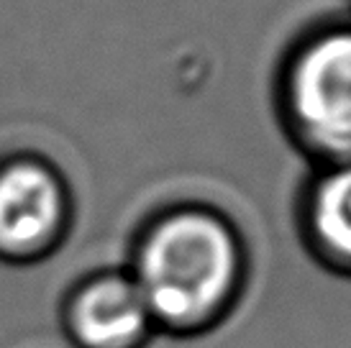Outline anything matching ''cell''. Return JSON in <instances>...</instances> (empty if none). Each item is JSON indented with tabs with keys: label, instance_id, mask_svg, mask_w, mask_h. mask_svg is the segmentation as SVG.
Segmentation results:
<instances>
[{
	"label": "cell",
	"instance_id": "1",
	"mask_svg": "<svg viewBox=\"0 0 351 348\" xmlns=\"http://www.w3.org/2000/svg\"><path fill=\"white\" fill-rule=\"evenodd\" d=\"M249 246L223 210L172 203L138 225L123 269L136 284L156 336L197 338L241 302L249 284Z\"/></svg>",
	"mask_w": 351,
	"mask_h": 348
},
{
	"label": "cell",
	"instance_id": "2",
	"mask_svg": "<svg viewBox=\"0 0 351 348\" xmlns=\"http://www.w3.org/2000/svg\"><path fill=\"white\" fill-rule=\"evenodd\" d=\"M274 116L311 169L349 164L351 23H328L295 41L274 77Z\"/></svg>",
	"mask_w": 351,
	"mask_h": 348
},
{
	"label": "cell",
	"instance_id": "3",
	"mask_svg": "<svg viewBox=\"0 0 351 348\" xmlns=\"http://www.w3.org/2000/svg\"><path fill=\"white\" fill-rule=\"evenodd\" d=\"M75 197L64 172L34 151L0 159V264L34 266L67 241Z\"/></svg>",
	"mask_w": 351,
	"mask_h": 348
},
{
	"label": "cell",
	"instance_id": "4",
	"mask_svg": "<svg viewBox=\"0 0 351 348\" xmlns=\"http://www.w3.org/2000/svg\"><path fill=\"white\" fill-rule=\"evenodd\" d=\"M59 325L72 348H147L156 336L154 320L123 266L75 282L59 308Z\"/></svg>",
	"mask_w": 351,
	"mask_h": 348
},
{
	"label": "cell",
	"instance_id": "5",
	"mask_svg": "<svg viewBox=\"0 0 351 348\" xmlns=\"http://www.w3.org/2000/svg\"><path fill=\"white\" fill-rule=\"evenodd\" d=\"M295 228L321 269L351 279V162L311 169L298 192Z\"/></svg>",
	"mask_w": 351,
	"mask_h": 348
},
{
	"label": "cell",
	"instance_id": "6",
	"mask_svg": "<svg viewBox=\"0 0 351 348\" xmlns=\"http://www.w3.org/2000/svg\"><path fill=\"white\" fill-rule=\"evenodd\" d=\"M349 3H351V0H349Z\"/></svg>",
	"mask_w": 351,
	"mask_h": 348
}]
</instances>
